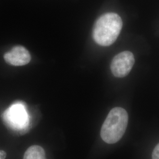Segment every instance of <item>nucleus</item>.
Segmentation results:
<instances>
[{
    "label": "nucleus",
    "mask_w": 159,
    "mask_h": 159,
    "mask_svg": "<svg viewBox=\"0 0 159 159\" xmlns=\"http://www.w3.org/2000/svg\"><path fill=\"white\" fill-rule=\"evenodd\" d=\"M122 26V20L118 14L113 12L104 14L94 24L93 37L100 46H110L117 40Z\"/></svg>",
    "instance_id": "nucleus-1"
},
{
    "label": "nucleus",
    "mask_w": 159,
    "mask_h": 159,
    "mask_svg": "<svg viewBox=\"0 0 159 159\" xmlns=\"http://www.w3.org/2000/svg\"><path fill=\"white\" fill-rule=\"evenodd\" d=\"M128 120V114L124 108H113L109 112L101 129L102 140L108 144L118 142L125 133Z\"/></svg>",
    "instance_id": "nucleus-2"
},
{
    "label": "nucleus",
    "mask_w": 159,
    "mask_h": 159,
    "mask_svg": "<svg viewBox=\"0 0 159 159\" xmlns=\"http://www.w3.org/2000/svg\"><path fill=\"white\" fill-rule=\"evenodd\" d=\"M2 119L8 128L15 131H24L29 127V114L23 102L12 104L4 112Z\"/></svg>",
    "instance_id": "nucleus-3"
},
{
    "label": "nucleus",
    "mask_w": 159,
    "mask_h": 159,
    "mask_svg": "<svg viewBox=\"0 0 159 159\" xmlns=\"http://www.w3.org/2000/svg\"><path fill=\"white\" fill-rule=\"evenodd\" d=\"M134 61V57L130 51L120 52L114 57L111 61V72L116 77H124L130 72Z\"/></svg>",
    "instance_id": "nucleus-4"
},
{
    "label": "nucleus",
    "mask_w": 159,
    "mask_h": 159,
    "mask_svg": "<svg viewBox=\"0 0 159 159\" xmlns=\"http://www.w3.org/2000/svg\"><path fill=\"white\" fill-rule=\"evenodd\" d=\"M4 58L7 63L15 66H24L31 61L29 51L23 46L14 47L10 51L6 52Z\"/></svg>",
    "instance_id": "nucleus-5"
},
{
    "label": "nucleus",
    "mask_w": 159,
    "mask_h": 159,
    "mask_svg": "<svg viewBox=\"0 0 159 159\" xmlns=\"http://www.w3.org/2000/svg\"><path fill=\"white\" fill-rule=\"evenodd\" d=\"M23 159H47L46 152L40 146L33 145L25 151Z\"/></svg>",
    "instance_id": "nucleus-6"
},
{
    "label": "nucleus",
    "mask_w": 159,
    "mask_h": 159,
    "mask_svg": "<svg viewBox=\"0 0 159 159\" xmlns=\"http://www.w3.org/2000/svg\"><path fill=\"white\" fill-rule=\"evenodd\" d=\"M152 159H159V143L154 149L152 153Z\"/></svg>",
    "instance_id": "nucleus-7"
},
{
    "label": "nucleus",
    "mask_w": 159,
    "mask_h": 159,
    "mask_svg": "<svg viewBox=\"0 0 159 159\" xmlns=\"http://www.w3.org/2000/svg\"><path fill=\"white\" fill-rule=\"evenodd\" d=\"M7 156V154L3 150H0V159H5Z\"/></svg>",
    "instance_id": "nucleus-8"
}]
</instances>
